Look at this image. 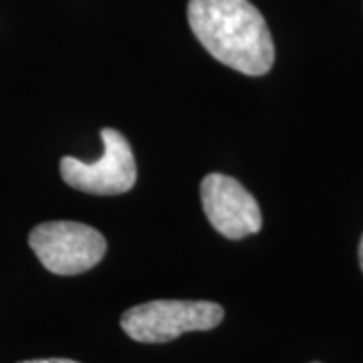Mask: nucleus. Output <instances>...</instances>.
Instances as JSON below:
<instances>
[{
	"instance_id": "nucleus-1",
	"label": "nucleus",
	"mask_w": 363,
	"mask_h": 363,
	"mask_svg": "<svg viewBox=\"0 0 363 363\" xmlns=\"http://www.w3.org/2000/svg\"><path fill=\"white\" fill-rule=\"evenodd\" d=\"M188 23L196 39L222 65L252 77L271 71V30L248 0H190Z\"/></svg>"
},
{
	"instance_id": "nucleus-2",
	"label": "nucleus",
	"mask_w": 363,
	"mask_h": 363,
	"mask_svg": "<svg viewBox=\"0 0 363 363\" xmlns=\"http://www.w3.org/2000/svg\"><path fill=\"white\" fill-rule=\"evenodd\" d=\"M224 319L212 301H150L121 317V329L140 343H168L190 331H210Z\"/></svg>"
},
{
	"instance_id": "nucleus-3",
	"label": "nucleus",
	"mask_w": 363,
	"mask_h": 363,
	"mask_svg": "<svg viewBox=\"0 0 363 363\" xmlns=\"http://www.w3.org/2000/svg\"><path fill=\"white\" fill-rule=\"evenodd\" d=\"M28 245L52 274L73 277L89 271L105 257L104 234L87 224L69 220L45 222L28 234Z\"/></svg>"
},
{
	"instance_id": "nucleus-4",
	"label": "nucleus",
	"mask_w": 363,
	"mask_h": 363,
	"mask_svg": "<svg viewBox=\"0 0 363 363\" xmlns=\"http://www.w3.org/2000/svg\"><path fill=\"white\" fill-rule=\"evenodd\" d=\"M104 156L87 164L77 157L65 156L61 160V176L67 186L85 194L117 196L130 192L138 180L135 157L130 142L117 130H101Z\"/></svg>"
},
{
	"instance_id": "nucleus-5",
	"label": "nucleus",
	"mask_w": 363,
	"mask_h": 363,
	"mask_svg": "<svg viewBox=\"0 0 363 363\" xmlns=\"http://www.w3.org/2000/svg\"><path fill=\"white\" fill-rule=\"evenodd\" d=\"M200 196L206 218L222 236L240 240L260 230L259 204L238 180L224 174H208L200 184Z\"/></svg>"
},
{
	"instance_id": "nucleus-6",
	"label": "nucleus",
	"mask_w": 363,
	"mask_h": 363,
	"mask_svg": "<svg viewBox=\"0 0 363 363\" xmlns=\"http://www.w3.org/2000/svg\"><path fill=\"white\" fill-rule=\"evenodd\" d=\"M21 363H79L73 362V359H30V362H21Z\"/></svg>"
},
{
	"instance_id": "nucleus-7",
	"label": "nucleus",
	"mask_w": 363,
	"mask_h": 363,
	"mask_svg": "<svg viewBox=\"0 0 363 363\" xmlns=\"http://www.w3.org/2000/svg\"><path fill=\"white\" fill-rule=\"evenodd\" d=\"M359 264H362V271H363V236H362V242H359Z\"/></svg>"
},
{
	"instance_id": "nucleus-8",
	"label": "nucleus",
	"mask_w": 363,
	"mask_h": 363,
	"mask_svg": "<svg viewBox=\"0 0 363 363\" xmlns=\"http://www.w3.org/2000/svg\"><path fill=\"white\" fill-rule=\"evenodd\" d=\"M313 363H319V362H313Z\"/></svg>"
}]
</instances>
